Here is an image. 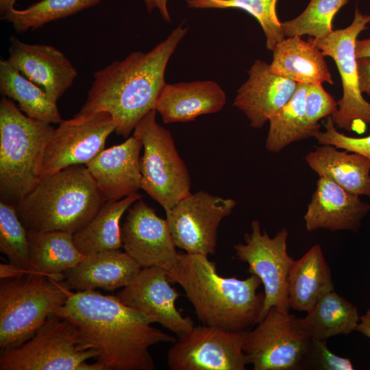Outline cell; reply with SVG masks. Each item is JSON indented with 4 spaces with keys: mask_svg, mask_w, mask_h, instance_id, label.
<instances>
[{
    "mask_svg": "<svg viewBox=\"0 0 370 370\" xmlns=\"http://www.w3.org/2000/svg\"><path fill=\"white\" fill-rule=\"evenodd\" d=\"M189 8H234L247 12L260 25L266 36V47L272 51L285 38L282 22L276 13L278 0H186Z\"/></svg>",
    "mask_w": 370,
    "mask_h": 370,
    "instance_id": "cell-32",
    "label": "cell"
},
{
    "mask_svg": "<svg viewBox=\"0 0 370 370\" xmlns=\"http://www.w3.org/2000/svg\"><path fill=\"white\" fill-rule=\"evenodd\" d=\"M142 147L141 141L132 135L104 149L86 164L106 201L121 199L140 188Z\"/></svg>",
    "mask_w": 370,
    "mask_h": 370,
    "instance_id": "cell-20",
    "label": "cell"
},
{
    "mask_svg": "<svg viewBox=\"0 0 370 370\" xmlns=\"http://www.w3.org/2000/svg\"><path fill=\"white\" fill-rule=\"evenodd\" d=\"M307 84H298L288 102L269 120V129L265 147L271 153H279L291 143L314 136L321 126H312L307 121L305 98Z\"/></svg>",
    "mask_w": 370,
    "mask_h": 370,
    "instance_id": "cell-30",
    "label": "cell"
},
{
    "mask_svg": "<svg viewBox=\"0 0 370 370\" xmlns=\"http://www.w3.org/2000/svg\"><path fill=\"white\" fill-rule=\"evenodd\" d=\"M359 320L357 308L332 290L323 295L306 317L297 318V323L309 337L328 340L356 330Z\"/></svg>",
    "mask_w": 370,
    "mask_h": 370,
    "instance_id": "cell-28",
    "label": "cell"
},
{
    "mask_svg": "<svg viewBox=\"0 0 370 370\" xmlns=\"http://www.w3.org/2000/svg\"><path fill=\"white\" fill-rule=\"evenodd\" d=\"M121 234L124 251L141 268L159 267L169 271L178 259L166 219L141 199L127 210Z\"/></svg>",
    "mask_w": 370,
    "mask_h": 370,
    "instance_id": "cell-16",
    "label": "cell"
},
{
    "mask_svg": "<svg viewBox=\"0 0 370 370\" xmlns=\"http://www.w3.org/2000/svg\"><path fill=\"white\" fill-rule=\"evenodd\" d=\"M248 330L233 332L209 325L194 326L179 336L167 352L171 370H244Z\"/></svg>",
    "mask_w": 370,
    "mask_h": 370,
    "instance_id": "cell-12",
    "label": "cell"
},
{
    "mask_svg": "<svg viewBox=\"0 0 370 370\" xmlns=\"http://www.w3.org/2000/svg\"><path fill=\"white\" fill-rule=\"evenodd\" d=\"M7 60L56 103L77 76L75 68L59 49L48 45L27 44L14 36L10 38Z\"/></svg>",
    "mask_w": 370,
    "mask_h": 370,
    "instance_id": "cell-17",
    "label": "cell"
},
{
    "mask_svg": "<svg viewBox=\"0 0 370 370\" xmlns=\"http://www.w3.org/2000/svg\"><path fill=\"white\" fill-rule=\"evenodd\" d=\"M355 55L356 58H370V38L364 40H356Z\"/></svg>",
    "mask_w": 370,
    "mask_h": 370,
    "instance_id": "cell-40",
    "label": "cell"
},
{
    "mask_svg": "<svg viewBox=\"0 0 370 370\" xmlns=\"http://www.w3.org/2000/svg\"><path fill=\"white\" fill-rule=\"evenodd\" d=\"M16 0H0V13L4 14L8 10L14 8Z\"/></svg>",
    "mask_w": 370,
    "mask_h": 370,
    "instance_id": "cell-42",
    "label": "cell"
},
{
    "mask_svg": "<svg viewBox=\"0 0 370 370\" xmlns=\"http://www.w3.org/2000/svg\"><path fill=\"white\" fill-rule=\"evenodd\" d=\"M86 165H73L42 176L16 206L27 232L83 228L106 202Z\"/></svg>",
    "mask_w": 370,
    "mask_h": 370,
    "instance_id": "cell-4",
    "label": "cell"
},
{
    "mask_svg": "<svg viewBox=\"0 0 370 370\" xmlns=\"http://www.w3.org/2000/svg\"><path fill=\"white\" fill-rule=\"evenodd\" d=\"M226 102L225 93L212 80L166 84L155 103L164 123L194 121L203 114L219 112Z\"/></svg>",
    "mask_w": 370,
    "mask_h": 370,
    "instance_id": "cell-22",
    "label": "cell"
},
{
    "mask_svg": "<svg viewBox=\"0 0 370 370\" xmlns=\"http://www.w3.org/2000/svg\"><path fill=\"white\" fill-rule=\"evenodd\" d=\"M112 115L104 111L77 113L62 120L46 147L42 177L73 165H86L104 149L107 138L115 132Z\"/></svg>",
    "mask_w": 370,
    "mask_h": 370,
    "instance_id": "cell-14",
    "label": "cell"
},
{
    "mask_svg": "<svg viewBox=\"0 0 370 370\" xmlns=\"http://www.w3.org/2000/svg\"><path fill=\"white\" fill-rule=\"evenodd\" d=\"M323 126L325 130L314 136L319 145H334L341 149L362 154L370 160V135L365 137L347 136L337 130L330 116Z\"/></svg>",
    "mask_w": 370,
    "mask_h": 370,
    "instance_id": "cell-37",
    "label": "cell"
},
{
    "mask_svg": "<svg viewBox=\"0 0 370 370\" xmlns=\"http://www.w3.org/2000/svg\"><path fill=\"white\" fill-rule=\"evenodd\" d=\"M28 241L32 272L56 280H63V273L85 256L75 246L73 234L67 232H29Z\"/></svg>",
    "mask_w": 370,
    "mask_h": 370,
    "instance_id": "cell-26",
    "label": "cell"
},
{
    "mask_svg": "<svg viewBox=\"0 0 370 370\" xmlns=\"http://www.w3.org/2000/svg\"><path fill=\"white\" fill-rule=\"evenodd\" d=\"M0 92L17 101L19 109L30 118L50 124L62 121L57 103L7 60L0 61Z\"/></svg>",
    "mask_w": 370,
    "mask_h": 370,
    "instance_id": "cell-29",
    "label": "cell"
},
{
    "mask_svg": "<svg viewBox=\"0 0 370 370\" xmlns=\"http://www.w3.org/2000/svg\"><path fill=\"white\" fill-rule=\"evenodd\" d=\"M369 22L370 14H364L356 7L353 21L348 27L334 30L324 38L309 37L308 40L335 62L341 79L343 96L337 101L336 111L330 116L335 126L347 132L362 130L366 124H370V103L364 99L360 88L355 55L357 37L367 29Z\"/></svg>",
    "mask_w": 370,
    "mask_h": 370,
    "instance_id": "cell-9",
    "label": "cell"
},
{
    "mask_svg": "<svg viewBox=\"0 0 370 370\" xmlns=\"http://www.w3.org/2000/svg\"><path fill=\"white\" fill-rule=\"evenodd\" d=\"M288 236V230L282 228L271 238L262 232L260 222L254 220L250 232L245 235V243L234 246L238 259L248 264V271L258 277L264 286V300L259 321L272 307L289 312L287 280L294 259L287 251Z\"/></svg>",
    "mask_w": 370,
    "mask_h": 370,
    "instance_id": "cell-11",
    "label": "cell"
},
{
    "mask_svg": "<svg viewBox=\"0 0 370 370\" xmlns=\"http://www.w3.org/2000/svg\"><path fill=\"white\" fill-rule=\"evenodd\" d=\"M69 321L51 315L22 345L1 352L0 370H103Z\"/></svg>",
    "mask_w": 370,
    "mask_h": 370,
    "instance_id": "cell-7",
    "label": "cell"
},
{
    "mask_svg": "<svg viewBox=\"0 0 370 370\" xmlns=\"http://www.w3.org/2000/svg\"><path fill=\"white\" fill-rule=\"evenodd\" d=\"M101 0H41L24 10L10 9L1 18L19 33L38 29L46 23L91 8Z\"/></svg>",
    "mask_w": 370,
    "mask_h": 370,
    "instance_id": "cell-31",
    "label": "cell"
},
{
    "mask_svg": "<svg viewBox=\"0 0 370 370\" xmlns=\"http://www.w3.org/2000/svg\"><path fill=\"white\" fill-rule=\"evenodd\" d=\"M270 66L297 84H334L322 51L299 36L284 38L275 46Z\"/></svg>",
    "mask_w": 370,
    "mask_h": 370,
    "instance_id": "cell-25",
    "label": "cell"
},
{
    "mask_svg": "<svg viewBox=\"0 0 370 370\" xmlns=\"http://www.w3.org/2000/svg\"><path fill=\"white\" fill-rule=\"evenodd\" d=\"M360 88L370 97V58H357Z\"/></svg>",
    "mask_w": 370,
    "mask_h": 370,
    "instance_id": "cell-38",
    "label": "cell"
},
{
    "mask_svg": "<svg viewBox=\"0 0 370 370\" xmlns=\"http://www.w3.org/2000/svg\"><path fill=\"white\" fill-rule=\"evenodd\" d=\"M349 0H310L306 9L296 18L282 23L285 37L308 35L324 38L334 31L332 21L337 12Z\"/></svg>",
    "mask_w": 370,
    "mask_h": 370,
    "instance_id": "cell-33",
    "label": "cell"
},
{
    "mask_svg": "<svg viewBox=\"0 0 370 370\" xmlns=\"http://www.w3.org/2000/svg\"><path fill=\"white\" fill-rule=\"evenodd\" d=\"M141 269L125 251L106 250L85 256L77 265L63 273V281L76 291H114L127 286Z\"/></svg>",
    "mask_w": 370,
    "mask_h": 370,
    "instance_id": "cell-21",
    "label": "cell"
},
{
    "mask_svg": "<svg viewBox=\"0 0 370 370\" xmlns=\"http://www.w3.org/2000/svg\"><path fill=\"white\" fill-rule=\"evenodd\" d=\"M332 290L331 270L319 244L293 260L287 280L290 308L307 312L323 295Z\"/></svg>",
    "mask_w": 370,
    "mask_h": 370,
    "instance_id": "cell-24",
    "label": "cell"
},
{
    "mask_svg": "<svg viewBox=\"0 0 370 370\" xmlns=\"http://www.w3.org/2000/svg\"><path fill=\"white\" fill-rule=\"evenodd\" d=\"M170 283L166 269L142 268L116 297L151 323H158L179 336L195 325L190 317L182 316L177 309L175 301L181 294Z\"/></svg>",
    "mask_w": 370,
    "mask_h": 370,
    "instance_id": "cell-15",
    "label": "cell"
},
{
    "mask_svg": "<svg viewBox=\"0 0 370 370\" xmlns=\"http://www.w3.org/2000/svg\"><path fill=\"white\" fill-rule=\"evenodd\" d=\"M168 272L171 282L184 289L203 325L240 332L260 321L264 295L262 282L251 275L243 280L221 276L208 256L180 253Z\"/></svg>",
    "mask_w": 370,
    "mask_h": 370,
    "instance_id": "cell-3",
    "label": "cell"
},
{
    "mask_svg": "<svg viewBox=\"0 0 370 370\" xmlns=\"http://www.w3.org/2000/svg\"><path fill=\"white\" fill-rule=\"evenodd\" d=\"M370 204L325 177H319L304 215L308 232L323 229L331 232H356Z\"/></svg>",
    "mask_w": 370,
    "mask_h": 370,
    "instance_id": "cell-19",
    "label": "cell"
},
{
    "mask_svg": "<svg viewBox=\"0 0 370 370\" xmlns=\"http://www.w3.org/2000/svg\"><path fill=\"white\" fill-rule=\"evenodd\" d=\"M0 251L10 264L32 273L29 264L28 232L16 206L0 201Z\"/></svg>",
    "mask_w": 370,
    "mask_h": 370,
    "instance_id": "cell-34",
    "label": "cell"
},
{
    "mask_svg": "<svg viewBox=\"0 0 370 370\" xmlns=\"http://www.w3.org/2000/svg\"><path fill=\"white\" fill-rule=\"evenodd\" d=\"M187 29L180 25L151 51L132 52L96 71L77 113L107 112L116 123V133L128 138L143 117L154 110L165 84L168 61Z\"/></svg>",
    "mask_w": 370,
    "mask_h": 370,
    "instance_id": "cell-2",
    "label": "cell"
},
{
    "mask_svg": "<svg viewBox=\"0 0 370 370\" xmlns=\"http://www.w3.org/2000/svg\"><path fill=\"white\" fill-rule=\"evenodd\" d=\"M328 340L310 338L302 369L306 370H353L354 365L348 358L334 354L327 346Z\"/></svg>",
    "mask_w": 370,
    "mask_h": 370,
    "instance_id": "cell-35",
    "label": "cell"
},
{
    "mask_svg": "<svg viewBox=\"0 0 370 370\" xmlns=\"http://www.w3.org/2000/svg\"><path fill=\"white\" fill-rule=\"evenodd\" d=\"M233 104L244 113L251 127L260 128L288 102L298 84L274 73L270 64L260 60L254 62Z\"/></svg>",
    "mask_w": 370,
    "mask_h": 370,
    "instance_id": "cell-18",
    "label": "cell"
},
{
    "mask_svg": "<svg viewBox=\"0 0 370 370\" xmlns=\"http://www.w3.org/2000/svg\"><path fill=\"white\" fill-rule=\"evenodd\" d=\"M338 108L337 101L322 86V84H308L305 98V112L308 122L321 126L319 121L332 116Z\"/></svg>",
    "mask_w": 370,
    "mask_h": 370,
    "instance_id": "cell-36",
    "label": "cell"
},
{
    "mask_svg": "<svg viewBox=\"0 0 370 370\" xmlns=\"http://www.w3.org/2000/svg\"><path fill=\"white\" fill-rule=\"evenodd\" d=\"M149 12L154 8H158L162 18L166 22H171L170 16L166 7L167 0H143Z\"/></svg>",
    "mask_w": 370,
    "mask_h": 370,
    "instance_id": "cell-39",
    "label": "cell"
},
{
    "mask_svg": "<svg viewBox=\"0 0 370 370\" xmlns=\"http://www.w3.org/2000/svg\"><path fill=\"white\" fill-rule=\"evenodd\" d=\"M70 290L63 280L34 273L1 278V352L29 340L65 304Z\"/></svg>",
    "mask_w": 370,
    "mask_h": 370,
    "instance_id": "cell-6",
    "label": "cell"
},
{
    "mask_svg": "<svg viewBox=\"0 0 370 370\" xmlns=\"http://www.w3.org/2000/svg\"><path fill=\"white\" fill-rule=\"evenodd\" d=\"M356 330L370 339V308L360 318Z\"/></svg>",
    "mask_w": 370,
    "mask_h": 370,
    "instance_id": "cell-41",
    "label": "cell"
},
{
    "mask_svg": "<svg viewBox=\"0 0 370 370\" xmlns=\"http://www.w3.org/2000/svg\"><path fill=\"white\" fill-rule=\"evenodd\" d=\"M236 204L232 199L204 190L190 193L180 200L165 210L175 245L186 253L214 254L219 224L232 212Z\"/></svg>",
    "mask_w": 370,
    "mask_h": 370,
    "instance_id": "cell-13",
    "label": "cell"
},
{
    "mask_svg": "<svg viewBox=\"0 0 370 370\" xmlns=\"http://www.w3.org/2000/svg\"><path fill=\"white\" fill-rule=\"evenodd\" d=\"M55 128L25 114L12 99L0 101V201L16 206L38 184Z\"/></svg>",
    "mask_w": 370,
    "mask_h": 370,
    "instance_id": "cell-5",
    "label": "cell"
},
{
    "mask_svg": "<svg viewBox=\"0 0 370 370\" xmlns=\"http://www.w3.org/2000/svg\"><path fill=\"white\" fill-rule=\"evenodd\" d=\"M310 338L297 317L272 307L248 330L243 351L254 370H302Z\"/></svg>",
    "mask_w": 370,
    "mask_h": 370,
    "instance_id": "cell-10",
    "label": "cell"
},
{
    "mask_svg": "<svg viewBox=\"0 0 370 370\" xmlns=\"http://www.w3.org/2000/svg\"><path fill=\"white\" fill-rule=\"evenodd\" d=\"M52 315L77 328L86 345L98 353L95 360L103 370H153L149 348L176 341L116 296L95 290L71 292Z\"/></svg>",
    "mask_w": 370,
    "mask_h": 370,
    "instance_id": "cell-1",
    "label": "cell"
},
{
    "mask_svg": "<svg viewBox=\"0 0 370 370\" xmlns=\"http://www.w3.org/2000/svg\"><path fill=\"white\" fill-rule=\"evenodd\" d=\"M152 110L136 124L133 135L143 144L140 158L141 187L164 210L190 193V178L169 130L156 120Z\"/></svg>",
    "mask_w": 370,
    "mask_h": 370,
    "instance_id": "cell-8",
    "label": "cell"
},
{
    "mask_svg": "<svg viewBox=\"0 0 370 370\" xmlns=\"http://www.w3.org/2000/svg\"><path fill=\"white\" fill-rule=\"evenodd\" d=\"M319 177H325L347 191L370 198V160L362 154L320 145L305 157Z\"/></svg>",
    "mask_w": 370,
    "mask_h": 370,
    "instance_id": "cell-23",
    "label": "cell"
},
{
    "mask_svg": "<svg viewBox=\"0 0 370 370\" xmlns=\"http://www.w3.org/2000/svg\"><path fill=\"white\" fill-rule=\"evenodd\" d=\"M141 198L142 195L136 192L119 200L106 201L95 216L73 234V241L78 250L86 256L123 247L121 219Z\"/></svg>",
    "mask_w": 370,
    "mask_h": 370,
    "instance_id": "cell-27",
    "label": "cell"
}]
</instances>
